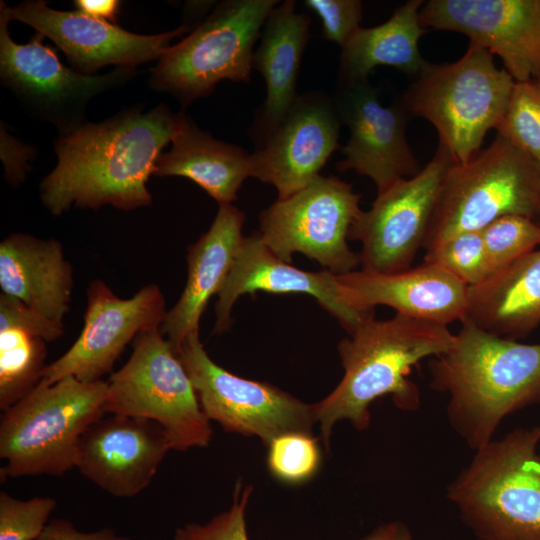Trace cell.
Here are the masks:
<instances>
[{
	"label": "cell",
	"mask_w": 540,
	"mask_h": 540,
	"mask_svg": "<svg viewBox=\"0 0 540 540\" xmlns=\"http://www.w3.org/2000/svg\"><path fill=\"white\" fill-rule=\"evenodd\" d=\"M340 111L349 139L342 147L339 171L354 170L369 177L380 193L422 170L406 138L408 113L401 103L383 106L375 89L364 81L347 84Z\"/></svg>",
	"instance_id": "18"
},
{
	"label": "cell",
	"mask_w": 540,
	"mask_h": 540,
	"mask_svg": "<svg viewBox=\"0 0 540 540\" xmlns=\"http://www.w3.org/2000/svg\"><path fill=\"white\" fill-rule=\"evenodd\" d=\"M263 291L272 294H306L317 302L351 334L370 314L348 305L337 275L323 269L305 271L277 257L255 232L244 236L232 268L218 292L215 305V333L231 326L232 307L244 294Z\"/></svg>",
	"instance_id": "19"
},
{
	"label": "cell",
	"mask_w": 540,
	"mask_h": 540,
	"mask_svg": "<svg viewBox=\"0 0 540 540\" xmlns=\"http://www.w3.org/2000/svg\"><path fill=\"white\" fill-rule=\"evenodd\" d=\"M419 17L498 55L515 82L540 79V0H430Z\"/></svg>",
	"instance_id": "16"
},
{
	"label": "cell",
	"mask_w": 540,
	"mask_h": 540,
	"mask_svg": "<svg viewBox=\"0 0 540 540\" xmlns=\"http://www.w3.org/2000/svg\"><path fill=\"white\" fill-rule=\"evenodd\" d=\"M360 199L350 184L319 175L260 213V237L287 263L293 254L302 253L335 275L357 270L360 254L350 249L347 240L362 211Z\"/></svg>",
	"instance_id": "11"
},
{
	"label": "cell",
	"mask_w": 540,
	"mask_h": 540,
	"mask_svg": "<svg viewBox=\"0 0 540 540\" xmlns=\"http://www.w3.org/2000/svg\"><path fill=\"white\" fill-rule=\"evenodd\" d=\"M46 341L19 327L0 328V409L27 396L45 368Z\"/></svg>",
	"instance_id": "28"
},
{
	"label": "cell",
	"mask_w": 540,
	"mask_h": 540,
	"mask_svg": "<svg viewBox=\"0 0 540 540\" xmlns=\"http://www.w3.org/2000/svg\"><path fill=\"white\" fill-rule=\"evenodd\" d=\"M19 327L51 342L64 333V326L58 325L29 308L20 300L0 294V328Z\"/></svg>",
	"instance_id": "36"
},
{
	"label": "cell",
	"mask_w": 540,
	"mask_h": 540,
	"mask_svg": "<svg viewBox=\"0 0 540 540\" xmlns=\"http://www.w3.org/2000/svg\"><path fill=\"white\" fill-rule=\"evenodd\" d=\"M36 540H130L113 529L104 528L95 532H81L66 519L55 518L48 522Z\"/></svg>",
	"instance_id": "38"
},
{
	"label": "cell",
	"mask_w": 540,
	"mask_h": 540,
	"mask_svg": "<svg viewBox=\"0 0 540 540\" xmlns=\"http://www.w3.org/2000/svg\"><path fill=\"white\" fill-rule=\"evenodd\" d=\"M423 4L409 0L386 22L357 29L341 52L340 68L347 84L367 81L369 73L382 65L416 77L425 69L429 62L418 45L426 33L419 17Z\"/></svg>",
	"instance_id": "27"
},
{
	"label": "cell",
	"mask_w": 540,
	"mask_h": 540,
	"mask_svg": "<svg viewBox=\"0 0 540 540\" xmlns=\"http://www.w3.org/2000/svg\"><path fill=\"white\" fill-rule=\"evenodd\" d=\"M169 450L166 433L159 423L105 414L82 434L76 467L107 493L133 497L150 484Z\"/></svg>",
	"instance_id": "17"
},
{
	"label": "cell",
	"mask_w": 540,
	"mask_h": 540,
	"mask_svg": "<svg viewBox=\"0 0 540 540\" xmlns=\"http://www.w3.org/2000/svg\"><path fill=\"white\" fill-rule=\"evenodd\" d=\"M295 2L276 5L261 32L253 55V68L266 83L264 126L269 133L283 120L296 101V79L301 57L309 39L310 19L297 13Z\"/></svg>",
	"instance_id": "26"
},
{
	"label": "cell",
	"mask_w": 540,
	"mask_h": 540,
	"mask_svg": "<svg viewBox=\"0 0 540 540\" xmlns=\"http://www.w3.org/2000/svg\"><path fill=\"white\" fill-rule=\"evenodd\" d=\"M423 263L438 267L467 287H476L492 276L481 231L453 235L428 248Z\"/></svg>",
	"instance_id": "29"
},
{
	"label": "cell",
	"mask_w": 540,
	"mask_h": 540,
	"mask_svg": "<svg viewBox=\"0 0 540 540\" xmlns=\"http://www.w3.org/2000/svg\"><path fill=\"white\" fill-rule=\"evenodd\" d=\"M178 357L211 421L226 431L256 436L267 446L294 432L312 434L313 404H307L267 383L239 377L216 364L205 351L199 332L181 344Z\"/></svg>",
	"instance_id": "12"
},
{
	"label": "cell",
	"mask_w": 540,
	"mask_h": 540,
	"mask_svg": "<svg viewBox=\"0 0 540 540\" xmlns=\"http://www.w3.org/2000/svg\"><path fill=\"white\" fill-rule=\"evenodd\" d=\"M253 487L238 481L231 506L205 524L189 523L176 529L173 540H250L246 510Z\"/></svg>",
	"instance_id": "34"
},
{
	"label": "cell",
	"mask_w": 540,
	"mask_h": 540,
	"mask_svg": "<svg viewBox=\"0 0 540 540\" xmlns=\"http://www.w3.org/2000/svg\"><path fill=\"white\" fill-rule=\"evenodd\" d=\"M104 412L159 423L172 450L207 447L213 435L191 379L160 329L133 340L128 361L107 382Z\"/></svg>",
	"instance_id": "9"
},
{
	"label": "cell",
	"mask_w": 540,
	"mask_h": 540,
	"mask_svg": "<svg viewBox=\"0 0 540 540\" xmlns=\"http://www.w3.org/2000/svg\"><path fill=\"white\" fill-rule=\"evenodd\" d=\"M462 322L514 340L533 331L540 324V249L468 288Z\"/></svg>",
	"instance_id": "24"
},
{
	"label": "cell",
	"mask_w": 540,
	"mask_h": 540,
	"mask_svg": "<svg viewBox=\"0 0 540 540\" xmlns=\"http://www.w3.org/2000/svg\"><path fill=\"white\" fill-rule=\"evenodd\" d=\"M452 345L428 361L430 387L449 397L447 419L473 450L510 414L540 402V343L525 344L462 322Z\"/></svg>",
	"instance_id": "2"
},
{
	"label": "cell",
	"mask_w": 540,
	"mask_h": 540,
	"mask_svg": "<svg viewBox=\"0 0 540 540\" xmlns=\"http://www.w3.org/2000/svg\"><path fill=\"white\" fill-rule=\"evenodd\" d=\"M540 425L475 450L446 496L478 540H540Z\"/></svg>",
	"instance_id": "4"
},
{
	"label": "cell",
	"mask_w": 540,
	"mask_h": 540,
	"mask_svg": "<svg viewBox=\"0 0 540 540\" xmlns=\"http://www.w3.org/2000/svg\"><path fill=\"white\" fill-rule=\"evenodd\" d=\"M453 340L448 326L401 314L388 320H377L374 313L367 316L338 344L342 379L313 404L327 448L340 420H348L358 431L366 430L371 421L370 406L381 397L391 396L401 410H416L420 392L409 378L413 367L448 350Z\"/></svg>",
	"instance_id": "3"
},
{
	"label": "cell",
	"mask_w": 540,
	"mask_h": 540,
	"mask_svg": "<svg viewBox=\"0 0 540 540\" xmlns=\"http://www.w3.org/2000/svg\"><path fill=\"white\" fill-rule=\"evenodd\" d=\"M0 155L4 167L5 181L13 187H18L26 180L32 163L37 155L34 146L26 144L7 132L1 124Z\"/></svg>",
	"instance_id": "37"
},
{
	"label": "cell",
	"mask_w": 540,
	"mask_h": 540,
	"mask_svg": "<svg viewBox=\"0 0 540 540\" xmlns=\"http://www.w3.org/2000/svg\"><path fill=\"white\" fill-rule=\"evenodd\" d=\"M506 215L540 217V164L497 135L467 163L450 166L424 248Z\"/></svg>",
	"instance_id": "7"
},
{
	"label": "cell",
	"mask_w": 540,
	"mask_h": 540,
	"mask_svg": "<svg viewBox=\"0 0 540 540\" xmlns=\"http://www.w3.org/2000/svg\"><path fill=\"white\" fill-rule=\"evenodd\" d=\"M153 175L186 177L226 205L252 177V157L241 147L213 138L185 116L171 149L157 158Z\"/></svg>",
	"instance_id": "25"
},
{
	"label": "cell",
	"mask_w": 540,
	"mask_h": 540,
	"mask_svg": "<svg viewBox=\"0 0 540 540\" xmlns=\"http://www.w3.org/2000/svg\"><path fill=\"white\" fill-rule=\"evenodd\" d=\"M73 268L56 239L14 233L0 243V288L52 322L64 326Z\"/></svg>",
	"instance_id": "23"
},
{
	"label": "cell",
	"mask_w": 540,
	"mask_h": 540,
	"mask_svg": "<svg viewBox=\"0 0 540 540\" xmlns=\"http://www.w3.org/2000/svg\"><path fill=\"white\" fill-rule=\"evenodd\" d=\"M514 83L490 51L470 42L458 60L429 63L400 103L435 127L454 164H465L480 151L487 132L497 129Z\"/></svg>",
	"instance_id": "5"
},
{
	"label": "cell",
	"mask_w": 540,
	"mask_h": 540,
	"mask_svg": "<svg viewBox=\"0 0 540 540\" xmlns=\"http://www.w3.org/2000/svg\"><path fill=\"white\" fill-rule=\"evenodd\" d=\"M339 122L325 100L296 99L263 146L251 154L252 177L272 184L278 199L301 190L319 176L339 147Z\"/></svg>",
	"instance_id": "20"
},
{
	"label": "cell",
	"mask_w": 540,
	"mask_h": 540,
	"mask_svg": "<svg viewBox=\"0 0 540 540\" xmlns=\"http://www.w3.org/2000/svg\"><path fill=\"white\" fill-rule=\"evenodd\" d=\"M6 8L10 21L27 24L50 39L65 54L72 68L86 75H93L107 65L136 68L159 60L174 39L192 31L183 23L160 34H136L78 10L50 8L42 0H26Z\"/></svg>",
	"instance_id": "15"
},
{
	"label": "cell",
	"mask_w": 540,
	"mask_h": 540,
	"mask_svg": "<svg viewBox=\"0 0 540 540\" xmlns=\"http://www.w3.org/2000/svg\"><path fill=\"white\" fill-rule=\"evenodd\" d=\"M51 497L19 500L0 493V540H36L56 507Z\"/></svg>",
	"instance_id": "33"
},
{
	"label": "cell",
	"mask_w": 540,
	"mask_h": 540,
	"mask_svg": "<svg viewBox=\"0 0 540 540\" xmlns=\"http://www.w3.org/2000/svg\"><path fill=\"white\" fill-rule=\"evenodd\" d=\"M305 6L315 12L322 23L324 37L341 49L360 27L362 2L358 0H306Z\"/></svg>",
	"instance_id": "35"
},
{
	"label": "cell",
	"mask_w": 540,
	"mask_h": 540,
	"mask_svg": "<svg viewBox=\"0 0 540 540\" xmlns=\"http://www.w3.org/2000/svg\"><path fill=\"white\" fill-rule=\"evenodd\" d=\"M496 130L497 135L540 164V79L514 83Z\"/></svg>",
	"instance_id": "30"
},
{
	"label": "cell",
	"mask_w": 540,
	"mask_h": 540,
	"mask_svg": "<svg viewBox=\"0 0 540 540\" xmlns=\"http://www.w3.org/2000/svg\"><path fill=\"white\" fill-rule=\"evenodd\" d=\"M481 234L492 276L540 245V223L521 215L500 217Z\"/></svg>",
	"instance_id": "31"
},
{
	"label": "cell",
	"mask_w": 540,
	"mask_h": 540,
	"mask_svg": "<svg viewBox=\"0 0 540 540\" xmlns=\"http://www.w3.org/2000/svg\"><path fill=\"white\" fill-rule=\"evenodd\" d=\"M107 382L65 377L38 384L4 411L0 421L1 479L61 476L76 467L84 431L105 415Z\"/></svg>",
	"instance_id": "6"
},
{
	"label": "cell",
	"mask_w": 540,
	"mask_h": 540,
	"mask_svg": "<svg viewBox=\"0 0 540 540\" xmlns=\"http://www.w3.org/2000/svg\"><path fill=\"white\" fill-rule=\"evenodd\" d=\"M185 116L165 103L146 112L134 106L60 135L53 144L57 164L40 184L43 206L60 216L72 206L131 211L150 205L148 179Z\"/></svg>",
	"instance_id": "1"
},
{
	"label": "cell",
	"mask_w": 540,
	"mask_h": 540,
	"mask_svg": "<svg viewBox=\"0 0 540 540\" xmlns=\"http://www.w3.org/2000/svg\"><path fill=\"white\" fill-rule=\"evenodd\" d=\"M452 164L449 153L439 144L417 175L377 193L371 208L361 211L349 239L361 242L363 270L394 273L411 268L424 248L442 183Z\"/></svg>",
	"instance_id": "13"
},
{
	"label": "cell",
	"mask_w": 540,
	"mask_h": 540,
	"mask_svg": "<svg viewBox=\"0 0 540 540\" xmlns=\"http://www.w3.org/2000/svg\"><path fill=\"white\" fill-rule=\"evenodd\" d=\"M337 279L348 305L362 313L384 305L396 314L443 326L462 322L466 315L469 287L426 263L394 273L357 269Z\"/></svg>",
	"instance_id": "21"
},
{
	"label": "cell",
	"mask_w": 540,
	"mask_h": 540,
	"mask_svg": "<svg viewBox=\"0 0 540 540\" xmlns=\"http://www.w3.org/2000/svg\"><path fill=\"white\" fill-rule=\"evenodd\" d=\"M267 466L278 481L290 485L304 483L314 477L321 465L318 439L309 433H287L268 445Z\"/></svg>",
	"instance_id": "32"
},
{
	"label": "cell",
	"mask_w": 540,
	"mask_h": 540,
	"mask_svg": "<svg viewBox=\"0 0 540 540\" xmlns=\"http://www.w3.org/2000/svg\"><path fill=\"white\" fill-rule=\"evenodd\" d=\"M275 0H227L215 6L188 36L172 45L151 71V89L186 107L222 80L248 82L253 47L277 5Z\"/></svg>",
	"instance_id": "8"
},
{
	"label": "cell",
	"mask_w": 540,
	"mask_h": 540,
	"mask_svg": "<svg viewBox=\"0 0 540 540\" xmlns=\"http://www.w3.org/2000/svg\"><path fill=\"white\" fill-rule=\"evenodd\" d=\"M357 540H412V535L406 525L393 521L377 527Z\"/></svg>",
	"instance_id": "40"
},
{
	"label": "cell",
	"mask_w": 540,
	"mask_h": 540,
	"mask_svg": "<svg viewBox=\"0 0 540 540\" xmlns=\"http://www.w3.org/2000/svg\"><path fill=\"white\" fill-rule=\"evenodd\" d=\"M245 215L231 204L219 205L210 228L187 248L188 274L177 303L167 311L160 332L178 354L183 341L199 332L210 298L217 295L230 273L243 239Z\"/></svg>",
	"instance_id": "22"
},
{
	"label": "cell",
	"mask_w": 540,
	"mask_h": 540,
	"mask_svg": "<svg viewBox=\"0 0 540 540\" xmlns=\"http://www.w3.org/2000/svg\"><path fill=\"white\" fill-rule=\"evenodd\" d=\"M74 5L78 11L97 19L115 23L120 11L118 0H76Z\"/></svg>",
	"instance_id": "39"
},
{
	"label": "cell",
	"mask_w": 540,
	"mask_h": 540,
	"mask_svg": "<svg viewBox=\"0 0 540 540\" xmlns=\"http://www.w3.org/2000/svg\"><path fill=\"white\" fill-rule=\"evenodd\" d=\"M6 7L1 0V84L27 114L53 125L60 135L87 122V106L94 97L125 85L137 75L136 68L124 67L102 75L82 74L65 66L38 32L27 43L15 42L9 34Z\"/></svg>",
	"instance_id": "10"
},
{
	"label": "cell",
	"mask_w": 540,
	"mask_h": 540,
	"mask_svg": "<svg viewBox=\"0 0 540 540\" xmlns=\"http://www.w3.org/2000/svg\"><path fill=\"white\" fill-rule=\"evenodd\" d=\"M166 313L164 295L156 284L123 299L102 280L92 281L80 335L62 356L45 366L38 384L51 385L69 376L82 382L99 381L137 335L160 329Z\"/></svg>",
	"instance_id": "14"
}]
</instances>
